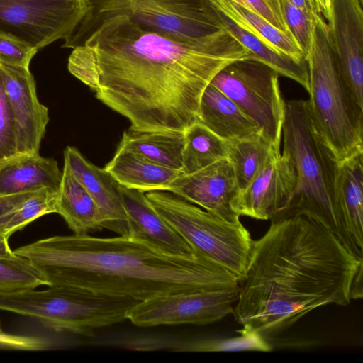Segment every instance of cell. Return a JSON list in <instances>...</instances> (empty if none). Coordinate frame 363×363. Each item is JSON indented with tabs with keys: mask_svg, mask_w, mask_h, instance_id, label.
<instances>
[{
	"mask_svg": "<svg viewBox=\"0 0 363 363\" xmlns=\"http://www.w3.org/2000/svg\"><path fill=\"white\" fill-rule=\"evenodd\" d=\"M69 72L130 123L129 130L184 132L198 122L201 95L230 63L251 57L231 33L194 44L141 27L125 16L104 19L65 40Z\"/></svg>",
	"mask_w": 363,
	"mask_h": 363,
	"instance_id": "1",
	"label": "cell"
},
{
	"mask_svg": "<svg viewBox=\"0 0 363 363\" xmlns=\"http://www.w3.org/2000/svg\"><path fill=\"white\" fill-rule=\"evenodd\" d=\"M362 268L363 259L315 219L271 222L253 240L233 313L242 326L272 337L317 308L348 305Z\"/></svg>",
	"mask_w": 363,
	"mask_h": 363,
	"instance_id": "2",
	"label": "cell"
},
{
	"mask_svg": "<svg viewBox=\"0 0 363 363\" xmlns=\"http://www.w3.org/2000/svg\"><path fill=\"white\" fill-rule=\"evenodd\" d=\"M13 252L28 260L48 286H65L138 301L238 285L233 274L204 256L169 253L128 235H56Z\"/></svg>",
	"mask_w": 363,
	"mask_h": 363,
	"instance_id": "3",
	"label": "cell"
},
{
	"mask_svg": "<svg viewBox=\"0 0 363 363\" xmlns=\"http://www.w3.org/2000/svg\"><path fill=\"white\" fill-rule=\"evenodd\" d=\"M282 133L283 152L294 163L296 182L286 206L271 222L308 216L330 230L352 252L336 196L340 163L317 130L308 100L286 102Z\"/></svg>",
	"mask_w": 363,
	"mask_h": 363,
	"instance_id": "4",
	"label": "cell"
},
{
	"mask_svg": "<svg viewBox=\"0 0 363 363\" xmlns=\"http://www.w3.org/2000/svg\"><path fill=\"white\" fill-rule=\"evenodd\" d=\"M306 61L308 102L317 130L339 163L363 153V106L342 73L321 15L315 19Z\"/></svg>",
	"mask_w": 363,
	"mask_h": 363,
	"instance_id": "5",
	"label": "cell"
},
{
	"mask_svg": "<svg viewBox=\"0 0 363 363\" xmlns=\"http://www.w3.org/2000/svg\"><path fill=\"white\" fill-rule=\"evenodd\" d=\"M88 6L86 16L69 36L117 16H125L144 28L188 43H211L231 34L210 0H88Z\"/></svg>",
	"mask_w": 363,
	"mask_h": 363,
	"instance_id": "6",
	"label": "cell"
},
{
	"mask_svg": "<svg viewBox=\"0 0 363 363\" xmlns=\"http://www.w3.org/2000/svg\"><path fill=\"white\" fill-rule=\"evenodd\" d=\"M138 302L59 286L0 293L1 311L37 319L57 332L85 336L124 321L128 311Z\"/></svg>",
	"mask_w": 363,
	"mask_h": 363,
	"instance_id": "7",
	"label": "cell"
},
{
	"mask_svg": "<svg viewBox=\"0 0 363 363\" xmlns=\"http://www.w3.org/2000/svg\"><path fill=\"white\" fill-rule=\"evenodd\" d=\"M145 196L195 253L217 263L238 281L245 277L254 240L240 220H225L169 191H148Z\"/></svg>",
	"mask_w": 363,
	"mask_h": 363,
	"instance_id": "8",
	"label": "cell"
},
{
	"mask_svg": "<svg viewBox=\"0 0 363 363\" xmlns=\"http://www.w3.org/2000/svg\"><path fill=\"white\" fill-rule=\"evenodd\" d=\"M279 77L268 65L247 58L226 65L210 82L238 106L277 150L286 111Z\"/></svg>",
	"mask_w": 363,
	"mask_h": 363,
	"instance_id": "9",
	"label": "cell"
},
{
	"mask_svg": "<svg viewBox=\"0 0 363 363\" xmlns=\"http://www.w3.org/2000/svg\"><path fill=\"white\" fill-rule=\"evenodd\" d=\"M88 7V0H0V34L38 50L67 38Z\"/></svg>",
	"mask_w": 363,
	"mask_h": 363,
	"instance_id": "10",
	"label": "cell"
},
{
	"mask_svg": "<svg viewBox=\"0 0 363 363\" xmlns=\"http://www.w3.org/2000/svg\"><path fill=\"white\" fill-rule=\"evenodd\" d=\"M238 286L155 296L139 301L127 313V319L139 327L182 324L206 325L233 313Z\"/></svg>",
	"mask_w": 363,
	"mask_h": 363,
	"instance_id": "11",
	"label": "cell"
},
{
	"mask_svg": "<svg viewBox=\"0 0 363 363\" xmlns=\"http://www.w3.org/2000/svg\"><path fill=\"white\" fill-rule=\"evenodd\" d=\"M0 72L12 111L18 155H38L49 121L48 109L37 96L29 67L0 64Z\"/></svg>",
	"mask_w": 363,
	"mask_h": 363,
	"instance_id": "12",
	"label": "cell"
},
{
	"mask_svg": "<svg viewBox=\"0 0 363 363\" xmlns=\"http://www.w3.org/2000/svg\"><path fill=\"white\" fill-rule=\"evenodd\" d=\"M296 182V170L290 157L284 152L276 155L238 193L233 209L240 216L271 220L286 206Z\"/></svg>",
	"mask_w": 363,
	"mask_h": 363,
	"instance_id": "13",
	"label": "cell"
},
{
	"mask_svg": "<svg viewBox=\"0 0 363 363\" xmlns=\"http://www.w3.org/2000/svg\"><path fill=\"white\" fill-rule=\"evenodd\" d=\"M165 191L225 220L240 221V216L233 207L240 189L233 166L227 158L191 174L182 173Z\"/></svg>",
	"mask_w": 363,
	"mask_h": 363,
	"instance_id": "14",
	"label": "cell"
},
{
	"mask_svg": "<svg viewBox=\"0 0 363 363\" xmlns=\"http://www.w3.org/2000/svg\"><path fill=\"white\" fill-rule=\"evenodd\" d=\"M328 30L342 73L363 106L362 0H330Z\"/></svg>",
	"mask_w": 363,
	"mask_h": 363,
	"instance_id": "15",
	"label": "cell"
},
{
	"mask_svg": "<svg viewBox=\"0 0 363 363\" xmlns=\"http://www.w3.org/2000/svg\"><path fill=\"white\" fill-rule=\"evenodd\" d=\"M116 188L126 215L128 235L169 253L179 255L195 253L187 242L153 208L145 192L117 182Z\"/></svg>",
	"mask_w": 363,
	"mask_h": 363,
	"instance_id": "16",
	"label": "cell"
},
{
	"mask_svg": "<svg viewBox=\"0 0 363 363\" xmlns=\"http://www.w3.org/2000/svg\"><path fill=\"white\" fill-rule=\"evenodd\" d=\"M64 160L95 202L103 219L104 228L118 235H128L126 215L113 177L104 168L88 161L74 147H66Z\"/></svg>",
	"mask_w": 363,
	"mask_h": 363,
	"instance_id": "17",
	"label": "cell"
},
{
	"mask_svg": "<svg viewBox=\"0 0 363 363\" xmlns=\"http://www.w3.org/2000/svg\"><path fill=\"white\" fill-rule=\"evenodd\" d=\"M336 196L352 252L363 259V153L339 164Z\"/></svg>",
	"mask_w": 363,
	"mask_h": 363,
	"instance_id": "18",
	"label": "cell"
},
{
	"mask_svg": "<svg viewBox=\"0 0 363 363\" xmlns=\"http://www.w3.org/2000/svg\"><path fill=\"white\" fill-rule=\"evenodd\" d=\"M62 172L53 158L17 155L0 164V196L48 188L58 191Z\"/></svg>",
	"mask_w": 363,
	"mask_h": 363,
	"instance_id": "19",
	"label": "cell"
},
{
	"mask_svg": "<svg viewBox=\"0 0 363 363\" xmlns=\"http://www.w3.org/2000/svg\"><path fill=\"white\" fill-rule=\"evenodd\" d=\"M104 169L120 185L145 193L165 191L183 173L121 147Z\"/></svg>",
	"mask_w": 363,
	"mask_h": 363,
	"instance_id": "20",
	"label": "cell"
},
{
	"mask_svg": "<svg viewBox=\"0 0 363 363\" xmlns=\"http://www.w3.org/2000/svg\"><path fill=\"white\" fill-rule=\"evenodd\" d=\"M198 122L228 141L261 132L233 100L211 84L201 95Z\"/></svg>",
	"mask_w": 363,
	"mask_h": 363,
	"instance_id": "21",
	"label": "cell"
},
{
	"mask_svg": "<svg viewBox=\"0 0 363 363\" xmlns=\"http://www.w3.org/2000/svg\"><path fill=\"white\" fill-rule=\"evenodd\" d=\"M56 210L74 234L87 235L104 228L103 219L95 202L65 164Z\"/></svg>",
	"mask_w": 363,
	"mask_h": 363,
	"instance_id": "22",
	"label": "cell"
},
{
	"mask_svg": "<svg viewBox=\"0 0 363 363\" xmlns=\"http://www.w3.org/2000/svg\"><path fill=\"white\" fill-rule=\"evenodd\" d=\"M218 11L230 32L250 52V59L268 65L279 75L296 82L307 92L308 91L309 75L307 61H298L278 52L233 18Z\"/></svg>",
	"mask_w": 363,
	"mask_h": 363,
	"instance_id": "23",
	"label": "cell"
},
{
	"mask_svg": "<svg viewBox=\"0 0 363 363\" xmlns=\"http://www.w3.org/2000/svg\"><path fill=\"white\" fill-rule=\"evenodd\" d=\"M184 133L179 131H125L118 147L158 164L182 170Z\"/></svg>",
	"mask_w": 363,
	"mask_h": 363,
	"instance_id": "24",
	"label": "cell"
},
{
	"mask_svg": "<svg viewBox=\"0 0 363 363\" xmlns=\"http://www.w3.org/2000/svg\"><path fill=\"white\" fill-rule=\"evenodd\" d=\"M280 153L261 132L230 141L228 159L240 191L250 184L274 155Z\"/></svg>",
	"mask_w": 363,
	"mask_h": 363,
	"instance_id": "25",
	"label": "cell"
},
{
	"mask_svg": "<svg viewBox=\"0 0 363 363\" xmlns=\"http://www.w3.org/2000/svg\"><path fill=\"white\" fill-rule=\"evenodd\" d=\"M183 174H191L220 160L228 159L230 141L223 139L199 122L184 132Z\"/></svg>",
	"mask_w": 363,
	"mask_h": 363,
	"instance_id": "26",
	"label": "cell"
},
{
	"mask_svg": "<svg viewBox=\"0 0 363 363\" xmlns=\"http://www.w3.org/2000/svg\"><path fill=\"white\" fill-rule=\"evenodd\" d=\"M210 1L218 10L233 18L278 52L298 61H306L304 54L294 39L262 17L231 0Z\"/></svg>",
	"mask_w": 363,
	"mask_h": 363,
	"instance_id": "27",
	"label": "cell"
},
{
	"mask_svg": "<svg viewBox=\"0 0 363 363\" xmlns=\"http://www.w3.org/2000/svg\"><path fill=\"white\" fill-rule=\"evenodd\" d=\"M58 191L41 188L0 216V236L9 239L15 232L46 214L56 213Z\"/></svg>",
	"mask_w": 363,
	"mask_h": 363,
	"instance_id": "28",
	"label": "cell"
},
{
	"mask_svg": "<svg viewBox=\"0 0 363 363\" xmlns=\"http://www.w3.org/2000/svg\"><path fill=\"white\" fill-rule=\"evenodd\" d=\"M239 335L226 338L195 340L174 343L172 350L178 352H269L271 345L257 331L242 326Z\"/></svg>",
	"mask_w": 363,
	"mask_h": 363,
	"instance_id": "29",
	"label": "cell"
},
{
	"mask_svg": "<svg viewBox=\"0 0 363 363\" xmlns=\"http://www.w3.org/2000/svg\"><path fill=\"white\" fill-rule=\"evenodd\" d=\"M47 286L40 274L23 257H0V293L13 292Z\"/></svg>",
	"mask_w": 363,
	"mask_h": 363,
	"instance_id": "30",
	"label": "cell"
},
{
	"mask_svg": "<svg viewBox=\"0 0 363 363\" xmlns=\"http://www.w3.org/2000/svg\"><path fill=\"white\" fill-rule=\"evenodd\" d=\"M281 4L284 20L288 30L306 59L311 45L313 26L317 16H312L291 4L288 0H281Z\"/></svg>",
	"mask_w": 363,
	"mask_h": 363,
	"instance_id": "31",
	"label": "cell"
},
{
	"mask_svg": "<svg viewBox=\"0 0 363 363\" xmlns=\"http://www.w3.org/2000/svg\"><path fill=\"white\" fill-rule=\"evenodd\" d=\"M17 155L14 119L0 72V164Z\"/></svg>",
	"mask_w": 363,
	"mask_h": 363,
	"instance_id": "32",
	"label": "cell"
},
{
	"mask_svg": "<svg viewBox=\"0 0 363 363\" xmlns=\"http://www.w3.org/2000/svg\"><path fill=\"white\" fill-rule=\"evenodd\" d=\"M37 51L15 38L0 34V64L29 67Z\"/></svg>",
	"mask_w": 363,
	"mask_h": 363,
	"instance_id": "33",
	"label": "cell"
},
{
	"mask_svg": "<svg viewBox=\"0 0 363 363\" xmlns=\"http://www.w3.org/2000/svg\"><path fill=\"white\" fill-rule=\"evenodd\" d=\"M231 1L255 13L264 18L276 28L291 37L284 20L281 0Z\"/></svg>",
	"mask_w": 363,
	"mask_h": 363,
	"instance_id": "34",
	"label": "cell"
},
{
	"mask_svg": "<svg viewBox=\"0 0 363 363\" xmlns=\"http://www.w3.org/2000/svg\"><path fill=\"white\" fill-rule=\"evenodd\" d=\"M49 346L50 342L43 337L14 335L5 332L0 320V348L39 351L47 349Z\"/></svg>",
	"mask_w": 363,
	"mask_h": 363,
	"instance_id": "35",
	"label": "cell"
},
{
	"mask_svg": "<svg viewBox=\"0 0 363 363\" xmlns=\"http://www.w3.org/2000/svg\"><path fill=\"white\" fill-rule=\"evenodd\" d=\"M34 191L0 196V216L18 205L30 196Z\"/></svg>",
	"mask_w": 363,
	"mask_h": 363,
	"instance_id": "36",
	"label": "cell"
},
{
	"mask_svg": "<svg viewBox=\"0 0 363 363\" xmlns=\"http://www.w3.org/2000/svg\"><path fill=\"white\" fill-rule=\"evenodd\" d=\"M291 4L315 17L321 15L316 0H288ZM322 16V15H321Z\"/></svg>",
	"mask_w": 363,
	"mask_h": 363,
	"instance_id": "37",
	"label": "cell"
},
{
	"mask_svg": "<svg viewBox=\"0 0 363 363\" xmlns=\"http://www.w3.org/2000/svg\"><path fill=\"white\" fill-rule=\"evenodd\" d=\"M16 256L9 247L8 239L0 236V257L8 258Z\"/></svg>",
	"mask_w": 363,
	"mask_h": 363,
	"instance_id": "38",
	"label": "cell"
},
{
	"mask_svg": "<svg viewBox=\"0 0 363 363\" xmlns=\"http://www.w3.org/2000/svg\"><path fill=\"white\" fill-rule=\"evenodd\" d=\"M319 6L320 13L328 21L330 18V0H316Z\"/></svg>",
	"mask_w": 363,
	"mask_h": 363,
	"instance_id": "39",
	"label": "cell"
}]
</instances>
